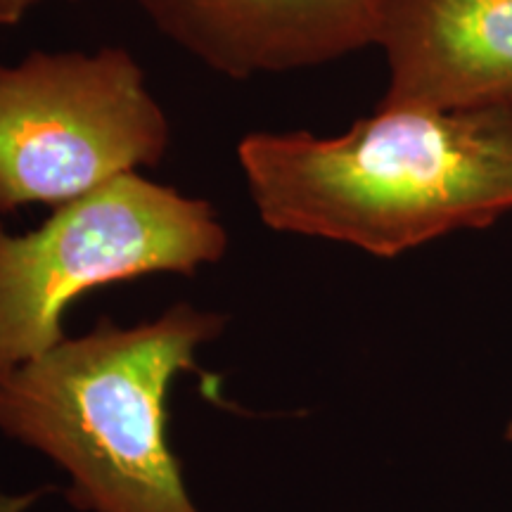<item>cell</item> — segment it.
I'll list each match as a JSON object with an SVG mask.
<instances>
[{"label":"cell","mask_w":512,"mask_h":512,"mask_svg":"<svg viewBox=\"0 0 512 512\" xmlns=\"http://www.w3.org/2000/svg\"><path fill=\"white\" fill-rule=\"evenodd\" d=\"M41 3H43V0H41Z\"/></svg>","instance_id":"9c48e42d"},{"label":"cell","mask_w":512,"mask_h":512,"mask_svg":"<svg viewBox=\"0 0 512 512\" xmlns=\"http://www.w3.org/2000/svg\"><path fill=\"white\" fill-rule=\"evenodd\" d=\"M505 437L512 441V418H510V425H508V432H505Z\"/></svg>","instance_id":"ba28073f"},{"label":"cell","mask_w":512,"mask_h":512,"mask_svg":"<svg viewBox=\"0 0 512 512\" xmlns=\"http://www.w3.org/2000/svg\"><path fill=\"white\" fill-rule=\"evenodd\" d=\"M226 249L228 230L207 200L140 174L60 204L31 233L0 226V377L62 344L64 311L86 292L195 275Z\"/></svg>","instance_id":"3957f363"},{"label":"cell","mask_w":512,"mask_h":512,"mask_svg":"<svg viewBox=\"0 0 512 512\" xmlns=\"http://www.w3.org/2000/svg\"><path fill=\"white\" fill-rule=\"evenodd\" d=\"M238 162L271 230L394 259L512 211V102L377 105L339 136L256 131Z\"/></svg>","instance_id":"6da1fadb"},{"label":"cell","mask_w":512,"mask_h":512,"mask_svg":"<svg viewBox=\"0 0 512 512\" xmlns=\"http://www.w3.org/2000/svg\"><path fill=\"white\" fill-rule=\"evenodd\" d=\"M178 48L228 79L318 67L377 46L387 0H136Z\"/></svg>","instance_id":"5b68a950"},{"label":"cell","mask_w":512,"mask_h":512,"mask_svg":"<svg viewBox=\"0 0 512 512\" xmlns=\"http://www.w3.org/2000/svg\"><path fill=\"white\" fill-rule=\"evenodd\" d=\"M226 328L178 302L155 320L102 318L0 377V430L57 463L86 512H202L169 444L171 382Z\"/></svg>","instance_id":"7a4b0ae2"},{"label":"cell","mask_w":512,"mask_h":512,"mask_svg":"<svg viewBox=\"0 0 512 512\" xmlns=\"http://www.w3.org/2000/svg\"><path fill=\"white\" fill-rule=\"evenodd\" d=\"M380 105L432 110L512 102V0H387Z\"/></svg>","instance_id":"8992f818"},{"label":"cell","mask_w":512,"mask_h":512,"mask_svg":"<svg viewBox=\"0 0 512 512\" xmlns=\"http://www.w3.org/2000/svg\"><path fill=\"white\" fill-rule=\"evenodd\" d=\"M41 0H0V27H15Z\"/></svg>","instance_id":"52a82bcc"},{"label":"cell","mask_w":512,"mask_h":512,"mask_svg":"<svg viewBox=\"0 0 512 512\" xmlns=\"http://www.w3.org/2000/svg\"><path fill=\"white\" fill-rule=\"evenodd\" d=\"M169 145V117L126 48L0 64V214L79 200L157 166Z\"/></svg>","instance_id":"277c9868"}]
</instances>
